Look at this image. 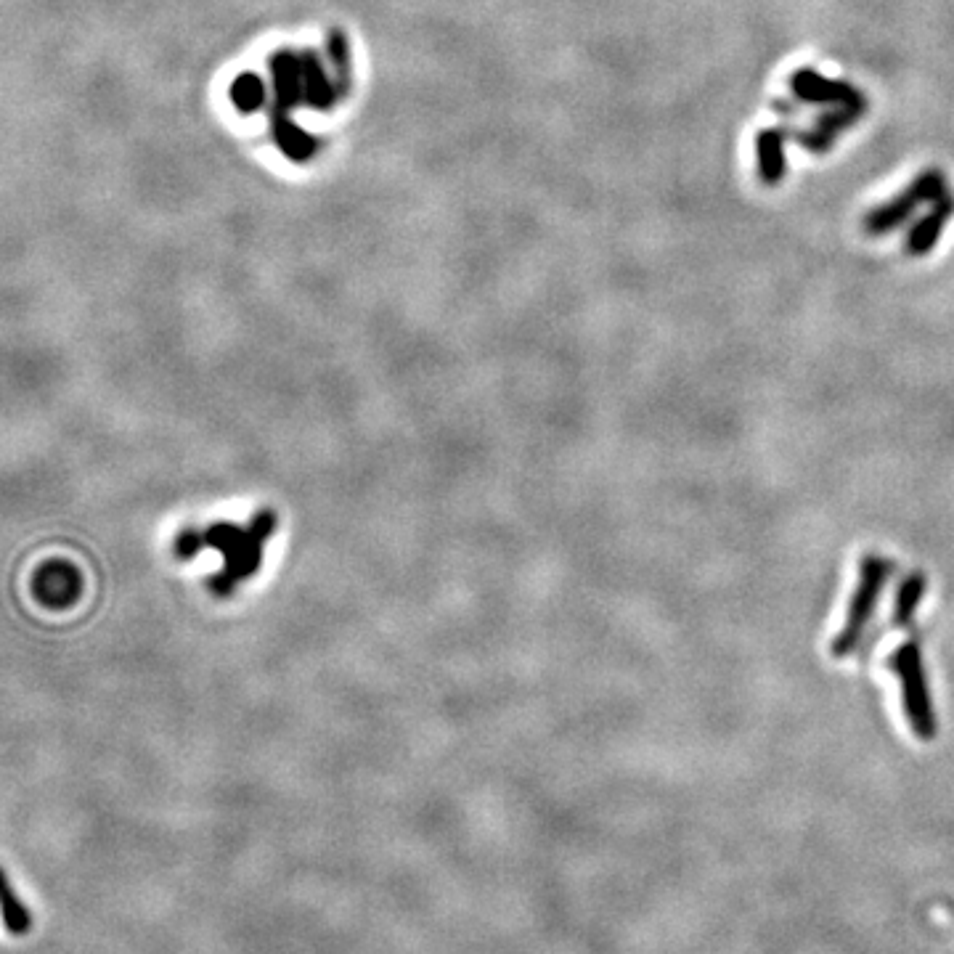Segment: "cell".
<instances>
[{
	"label": "cell",
	"instance_id": "cell-3",
	"mask_svg": "<svg viewBox=\"0 0 954 954\" xmlns=\"http://www.w3.org/2000/svg\"><path fill=\"white\" fill-rule=\"evenodd\" d=\"M891 573H894V562L880 557V554H864L862 562H859V583H856L854 597H851V605L846 610V621H843L841 631L835 634L833 644H830L833 658H848L862 644L864 631H867L872 615L878 610L880 594L886 589Z\"/></svg>",
	"mask_w": 954,
	"mask_h": 954
},
{
	"label": "cell",
	"instance_id": "cell-5",
	"mask_svg": "<svg viewBox=\"0 0 954 954\" xmlns=\"http://www.w3.org/2000/svg\"><path fill=\"white\" fill-rule=\"evenodd\" d=\"M864 114H867V99H864V93L859 99L846 101V104H833L827 112H822L814 122V128L806 130V133H795V141L811 154H825L830 152V146L835 144V138L841 136L843 130H848L851 125L862 120Z\"/></svg>",
	"mask_w": 954,
	"mask_h": 954
},
{
	"label": "cell",
	"instance_id": "cell-9",
	"mask_svg": "<svg viewBox=\"0 0 954 954\" xmlns=\"http://www.w3.org/2000/svg\"><path fill=\"white\" fill-rule=\"evenodd\" d=\"M756 159L758 175L769 186L785 178L788 173V157H785V133L780 128H766L756 136Z\"/></svg>",
	"mask_w": 954,
	"mask_h": 954
},
{
	"label": "cell",
	"instance_id": "cell-14",
	"mask_svg": "<svg viewBox=\"0 0 954 954\" xmlns=\"http://www.w3.org/2000/svg\"><path fill=\"white\" fill-rule=\"evenodd\" d=\"M3 923H6V931L11 933V936H24L32 925L30 909L16 896L14 886L8 883V878H3Z\"/></svg>",
	"mask_w": 954,
	"mask_h": 954
},
{
	"label": "cell",
	"instance_id": "cell-15",
	"mask_svg": "<svg viewBox=\"0 0 954 954\" xmlns=\"http://www.w3.org/2000/svg\"><path fill=\"white\" fill-rule=\"evenodd\" d=\"M329 59H332L334 75H337V93H340V99H345L353 75H350V46L342 30L329 32Z\"/></svg>",
	"mask_w": 954,
	"mask_h": 954
},
{
	"label": "cell",
	"instance_id": "cell-8",
	"mask_svg": "<svg viewBox=\"0 0 954 954\" xmlns=\"http://www.w3.org/2000/svg\"><path fill=\"white\" fill-rule=\"evenodd\" d=\"M954 215V197L947 194L939 202H933L931 212L925 215L923 220H917L912 231L907 234V252L909 255H915V258H923L928 252L939 244L941 231L949 223V218Z\"/></svg>",
	"mask_w": 954,
	"mask_h": 954
},
{
	"label": "cell",
	"instance_id": "cell-1",
	"mask_svg": "<svg viewBox=\"0 0 954 954\" xmlns=\"http://www.w3.org/2000/svg\"><path fill=\"white\" fill-rule=\"evenodd\" d=\"M279 530V515L273 509H260L250 523H212L205 528L181 530L173 541L178 560H194L199 552L215 549L220 554L218 576L210 578V591L218 599H228L242 583L255 578L263 568L265 544Z\"/></svg>",
	"mask_w": 954,
	"mask_h": 954
},
{
	"label": "cell",
	"instance_id": "cell-6",
	"mask_svg": "<svg viewBox=\"0 0 954 954\" xmlns=\"http://www.w3.org/2000/svg\"><path fill=\"white\" fill-rule=\"evenodd\" d=\"M790 88H793L795 99L803 104H846L862 96V91H856L854 85L846 80H830V77L819 75L817 69H798L790 77Z\"/></svg>",
	"mask_w": 954,
	"mask_h": 954
},
{
	"label": "cell",
	"instance_id": "cell-7",
	"mask_svg": "<svg viewBox=\"0 0 954 954\" xmlns=\"http://www.w3.org/2000/svg\"><path fill=\"white\" fill-rule=\"evenodd\" d=\"M271 75H273V109L279 112H289L297 109L300 101H305L303 93V64L300 56L289 51L276 53L271 59Z\"/></svg>",
	"mask_w": 954,
	"mask_h": 954
},
{
	"label": "cell",
	"instance_id": "cell-13",
	"mask_svg": "<svg viewBox=\"0 0 954 954\" xmlns=\"http://www.w3.org/2000/svg\"><path fill=\"white\" fill-rule=\"evenodd\" d=\"M234 106L242 114H255L260 112L265 106V85L258 75H252V72H244L231 83V91H228Z\"/></svg>",
	"mask_w": 954,
	"mask_h": 954
},
{
	"label": "cell",
	"instance_id": "cell-2",
	"mask_svg": "<svg viewBox=\"0 0 954 954\" xmlns=\"http://www.w3.org/2000/svg\"><path fill=\"white\" fill-rule=\"evenodd\" d=\"M888 666L899 676L901 708H904L909 729L923 742L936 740V735H939V713H936V705H933L931 684H928V674H925L920 644L904 642L901 647H896L894 655L888 658Z\"/></svg>",
	"mask_w": 954,
	"mask_h": 954
},
{
	"label": "cell",
	"instance_id": "cell-11",
	"mask_svg": "<svg viewBox=\"0 0 954 954\" xmlns=\"http://www.w3.org/2000/svg\"><path fill=\"white\" fill-rule=\"evenodd\" d=\"M271 133L284 157L295 159V162H305V159H311L313 154H316V141H313L305 130H300V125L292 122L289 112L271 109Z\"/></svg>",
	"mask_w": 954,
	"mask_h": 954
},
{
	"label": "cell",
	"instance_id": "cell-10",
	"mask_svg": "<svg viewBox=\"0 0 954 954\" xmlns=\"http://www.w3.org/2000/svg\"><path fill=\"white\" fill-rule=\"evenodd\" d=\"M300 64H303L305 104L311 106V109H318V112L332 109L334 101L340 99V93H337V83H332L329 75H326V69L321 67L316 53H300Z\"/></svg>",
	"mask_w": 954,
	"mask_h": 954
},
{
	"label": "cell",
	"instance_id": "cell-4",
	"mask_svg": "<svg viewBox=\"0 0 954 954\" xmlns=\"http://www.w3.org/2000/svg\"><path fill=\"white\" fill-rule=\"evenodd\" d=\"M949 194V183L947 175L941 173L939 167H928L925 173H920L915 178V183H909L907 189L901 191L899 197H894L886 205L875 207L872 212L864 215V231L870 236H883L888 231H894L899 228L901 223H907L915 210L920 205H933V202H939Z\"/></svg>",
	"mask_w": 954,
	"mask_h": 954
},
{
	"label": "cell",
	"instance_id": "cell-12",
	"mask_svg": "<svg viewBox=\"0 0 954 954\" xmlns=\"http://www.w3.org/2000/svg\"><path fill=\"white\" fill-rule=\"evenodd\" d=\"M925 591H928V578H925L923 570H915V573H909L904 578V583L899 586V594H896L894 602V626L896 629H909L912 623H915L917 607L923 602Z\"/></svg>",
	"mask_w": 954,
	"mask_h": 954
}]
</instances>
